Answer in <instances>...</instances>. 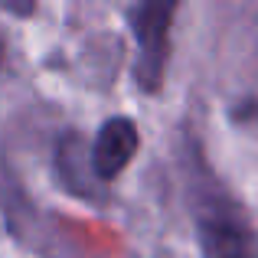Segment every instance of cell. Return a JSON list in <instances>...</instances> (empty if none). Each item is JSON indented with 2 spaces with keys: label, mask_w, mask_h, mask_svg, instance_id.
Masks as SVG:
<instances>
[{
  "label": "cell",
  "mask_w": 258,
  "mask_h": 258,
  "mask_svg": "<svg viewBox=\"0 0 258 258\" xmlns=\"http://www.w3.org/2000/svg\"><path fill=\"white\" fill-rule=\"evenodd\" d=\"M176 13V4H138L131 10V30L138 36V62L134 76L144 92H160L164 85V69L170 56V17Z\"/></svg>",
  "instance_id": "obj_2"
},
{
  "label": "cell",
  "mask_w": 258,
  "mask_h": 258,
  "mask_svg": "<svg viewBox=\"0 0 258 258\" xmlns=\"http://www.w3.org/2000/svg\"><path fill=\"white\" fill-rule=\"evenodd\" d=\"M196 229L206 258H255L252 229L239 206L219 193H206L196 209Z\"/></svg>",
  "instance_id": "obj_1"
},
{
  "label": "cell",
  "mask_w": 258,
  "mask_h": 258,
  "mask_svg": "<svg viewBox=\"0 0 258 258\" xmlns=\"http://www.w3.org/2000/svg\"><path fill=\"white\" fill-rule=\"evenodd\" d=\"M0 56H4V46H0Z\"/></svg>",
  "instance_id": "obj_4"
},
{
  "label": "cell",
  "mask_w": 258,
  "mask_h": 258,
  "mask_svg": "<svg viewBox=\"0 0 258 258\" xmlns=\"http://www.w3.org/2000/svg\"><path fill=\"white\" fill-rule=\"evenodd\" d=\"M138 154V124L131 118H111L101 124L92 147V173L98 180H114Z\"/></svg>",
  "instance_id": "obj_3"
}]
</instances>
